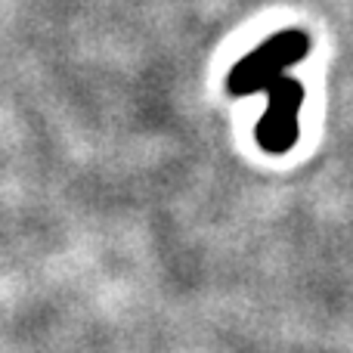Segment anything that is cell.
<instances>
[{
  "label": "cell",
  "mask_w": 353,
  "mask_h": 353,
  "mask_svg": "<svg viewBox=\"0 0 353 353\" xmlns=\"http://www.w3.org/2000/svg\"><path fill=\"white\" fill-rule=\"evenodd\" d=\"M310 50V37L298 28H288L273 34L270 41H263L261 47H254L226 78L232 97H251V93L267 90L273 81H279L285 74V68H292L294 62H301Z\"/></svg>",
  "instance_id": "obj_1"
},
{
  "label": "cell",
  "mask_w": 353,
  "mask_h": 353,
  "mask_svg": "<svg viewBox=\"0 0 353 353\" xmlns=\"http://www.w3.org/2000/svg\"><path fill=\"white\" fill-rule=\"evenodd\" d=\"M267 93L270 103L267 112L261 115V121H257L254 134L261 149L279 155L288 152L294 146V140H298V115H301V103H304V87L294 78L282 74L279 81H273L267 87Z\"/></svg>",
  "instance_id": "obj_2"
}]
</instances>
